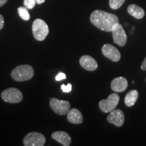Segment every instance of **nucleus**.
<instances>
[{
	"instance_id": "obj_8",
	"label": "nucleus",
	"mask_w": 146,
	"mask_h": 146,
	"mask_svg": "<svg viewBox=\"0 0 146 146\" xmlns=\"http://www.w3.org/2000/svg\"><path fill=\"white\" fill-rule=\"evenodd\" d=\"M50 106L55 113L59 115H65L70 110V102L65 100H60L57 98L50 99Z\"/></svg>"
},
{
	"instance_id": "obj_24",
	"label": "nucleus",
	"mask_w": 146,
	"mask_h": 146,
	"mask_svg": "<svg viewBox=\"0 0 146 146\" xmlns=\"http://www.w3.org/2000/svg\"><path fill=\"white\" fill-rule=\"evenodd\" d=\"M8 0H0V7L4 5L5 3L8 2Z\"/></svg>"
},
{
	"instance_id": "obj_25",
	"label": "nucleus",
	"mask_w": 146,
	"mask_h": 146,
	"mask_svg": "<svg viewBox=\"0 0 146 146\" xmlns=\"http://www.w3.org/2000/svg\"><path fill=\"white\" fill-rule=\"evenodd\" d=\"M45 0H36V3L37 4H41V3H44Z\"/></svg>"
},
{
	"instance_id": "obj_10",
	"label": "nucleus",
	"mask_w": 146,
	"mask_h": 146,
	"mask_svg": "<svg viewBox=\"0 0 146 146\" xmlns=\"http://www.w3.org/2000/svg\"><path fill=\"white\" fill-rule=\"evenodd\" d=\"M109 123L113 124L116 127H120L125 122V115L120 110H114L110 112L107 118Z\"/></svg>"
},
{
	"instance_id": "obj_11",
	"label": "nucleus",
	"mask_w": 146,
	"mask_h": 146,
	"mask_svg": "<svg viewBox=\"0 0 146 146\" xmlns=\"http://www.w3.org/2000/svg\"><path fill=\"white\" fill-rule=\"evenodd\" d=\"M79 63L84 69L88 71L96 70L98 66L96 60L93 57L87 55L81 56L79 60Z\"/></svg>"
},
{
	"instance_id": "obj_3",
	"label": "nucleus",
	"mask_w": 146,
	"mask_h": 146,
	"mask_svg": "<svg viewBox=\"0 0 146 146\" xmlns=\"http://www.w3.org/2000/svg\"><path fill=\"white\" fill-rule=\"evenodd\" d=\"M32 30L35 39L39 41H43L48 35L49 32H50L49 27L46 23L39 18L34 21L33 23Z\"/></svg>"
},
{
	"instance_id": "obj_15",
	"label": "nucleus",
	"mask_w": 146,
	"mask_h": 146,
	"mask_svg": "<svg viewBox=\"0 0 146 146\" xmlns=\"http://www.w3.org/2000/svg\"><path fill=\"white\" fill-rule=\"evenodd\" d=\"M127 11L130 15L137 18V19H141L145 16V12H144L143 9L135 4H131L129 5Z\"/></svg>"
},
{
	"instance_id": "obj_9",
	"label": "nucleus",
	"mask_w": 146,
	"mask_h": 146,
	"mask_svg": "<svg viewBox=\"0 0 146 146\" xmlns=\"http://www.w3.org/2000/svg\"><path fill=\"white\" fill-rule=\"evenodd\" d=\"M102 52L104 56L113 62H118L121 57L119 50L110 44H105L102 48Z\"/></svg>"
},
{
	"instance_id": "obj_2",
	"label": "nucleus",
	"mask_w": 146,
	"mask_h": 146,
	"mask_svg": "<svg viewBox=\"0 0 146 146\" xmlns=\"http://www.w3.org/2000/svg\"><path fill=\"white\" fill-rule=\"evenodd\" d=\"M34 70L30 65H21L16 67L11 72V76L16 81H29L34 76Z\"/></svg>"
},
{
	"instance_id": "obj_19",
	"label": "nucleus",
	"mask_w": 146,
	"mask_h": 146,
	"mask_svg": "<svg viewBox=\"0 0 146 146\" xmlns=\"http://www.w3.org/2000/svg\"><path fill=\"white\" fill-rule=\"evenodd\" d=\"M36 3V0H24V5L27 9H33Z\"/></svg>"
},
{
	"instance_id": "obj_26",
	"label": "nucleus",
	"mask_w": 146,
	"mask_h": 146,
	"mask_svg": "<svg viewBox=\"0 0 146 146\" xmlns=\"http://www.w3.org/2000/svg\"><path fill=\"white\" fill-rule=\"evenodd\" d=\"M145 80H146V78H145Z\"/></svg>"
},
{
	"instance_id": "obj_6",
	"label": "nucleus",
	"mask_w": 146,
	"mask_h": 146,
	"mask_svg": "<svg viewBox=\"0 0 146 146\" xmlns=\"http://www.w3.org/2000/svg\"><path fill=\"white\" fill-rule=\"evenodd\" d=\"M45 137L37 132H31L27 134L23 139L25 146H43L45 143Z\"/></svg>"
},
{
	"instance_id": "obj_12",
	"label": "nucleus",
	"mask_w": 146,
	"mask_h": 146,
	"mask_svg": "<svg viewBox=\"0 0 146 146\" xmlns=\"http://www.w3.org/2000/svg\"><path fill=\"white\" fill-rule=\"evenodd\" d=\"M128 87V81L124 77H117L112 80L111 83V88L115 92H123L125 91Z\"/></svg>"
},
{
	"instance_id": "obj_20",
	"label": "nucleus",
	"mask_w": 146,
	"mask_h": 146,
	"mask_svg": "<svg viewBox=\"0 0 146 146\" xmlns=\"http://www.w3.org/2000/svg\"><path fill=\"white\" fill-rule=\"evenodd\" d=\"M61 89H62V90L63 92L69 93V92H70L71 90H72V85H71L70 83H68L67 85H62Z\"/></svg>"
},
{
	"instance_id": "obj_7",
	"label": "nucleus",
	"mask_w": 146,
	"mask_h": 146,
	"mask_svg": "<svg viewBox=\"0 0 146 146\" xmlns=\"http://www.w3.org/2000/svg\"><path fill=\"white\" fill-rule=\"evenodd\" d=\"M114 43L119 46H125L127 43V36L123 27L119 23H116L112 29Z\"/></svg>"
},
{
	"instance_id": "obj_23",
	"label": "nucleus",
	"mask_w": 146,
	"mask_h": 146,
	"mask_svg": "<svg viewBox=\"0 0 146 146\" xmlns=\"http://www.w3.org/2000/svg\"><path fill=\"white\" fill-rule=\"evenodd\" d=\"M141 69L143 70H146V57L145 58V59H144L143 62H142Z\"/></svg>"
},
{
	"instance_id": "obj_16",
	"label": "nucleus",
	"mask_w": 146,
	"mask_h": 146,
	"mask_svg": "<svg viewBox=\"0 0 146 146\" xmlns=\"http://www.w3.org/2000/svg\"><path fill=\"white\" fill-rule=\"evenodd\" d=\"M139 94L137 90H132L129 91L128 94L126 95L125 98V103L126 106L128 107L133 106L136 103L137 100L138 99Z\"/></svg>"
},
{
	"instance_id": "obj_21",
	"label": "nucleus",
	"mask_w": 146,
	"mask_h": 146,
	"mask_svg": "<svg viewBox=\"0 0 146 146\" xmlns=\"http://www.w3.org/2000/svg\"><path fill=\"white\" fill-rule=\"evenodd\" d=\"M66 77V74H64V73L60 72L59 74H58V75L56 76V80L57 81H62V80H63V79H65Z\"/></svg>"
},
{
	"instance_id": "obj_14",
	"label": "nucleus",
	"mask_w": 146,
	"mask_h": 146,
	"mask_svg": "<svg viewBox=\"0 0 146 146\" xmlns=\"http://www.w3.org/2000/svg\"><path fill=\"white\" fill-rule=\"evenodd\" d=\"M67 114H67V119H68V122H70V123L78 125V124H81L83 123V115H82L81 112L78 109H71L68 111Z\"/></svg>"
},
{
	"instance_id": "obj_18",
	"label": "nucleus",
	"mask_w": 146,
	"mask_h": 146,
	"mask_svg": "<svg viewBox=\"0 0 146 146\" xmlns=\"http://www.w3.org/2000/svg\"><path fill=\"white\" fill-rule=\"evenodd\" d=\"M125 1V0H109L110 7L113 10H117L123 5Z\"/></svg>"
},
{
	"instance_id": "obj_4",
	"label": "nucleus",
	"mask_w": 146,
	"mask_h": 146,
	"mask_svg": "<svg viewBox=\"0 0 146 146\" xmlns=\"http://www.w3.org/2000/svg\"><path fill=\"white\" fill-rule=\"evenodd\" d=\"M120 101V97L117 94H112L106 100H102L99 102V107L103 112L108 113L116 108Z\"/></svg>"
},
{
	"instance_id": "obj_17",
	"label": "nucleus",
	"mask_w": 146,
	"mask_h": 146,
	"mask_svg": "<svg viewBox=\"0 0 146 146\" xmlns=\"http://www.w3.org/2000/svg\"><path fill=\"white\" fill-rule=\"evenodd\" d=\"M18 12L20 17L24 21H27L30 19V14L26 7H19L18 8Z\"/></svg>"
},
{
	"instance_id": "obj_5",
	"label": "nucleus",
	"mask_w": 146,
	"mask_h": 146,
	"mask_svg": "<svg viewBox=\"0 0 146 146\" xmlns=\"http://www.w3.org/2000/svg\"><path fill=\"white\" fill-rule=\"evenodd\" d=\"M1 97L3 101L11 104L19 103L23 99V96L21 91L14 87L5 89L1 93Z\"/></svg>"
},
{
	"instance_id": "obj_22",
	"label": "nucleus",
	"mask_w": 146,
	"mask_h": 146,
	"mask_svg": "<svg viewBox=\"0 0 146 146\" xmlns=\"http://www.w3.org/2000/svg\"><path fill=\"white\" fill-rule=\"evenodd\" d=\"M4 26V19H3V16L0 14V30H1Z\"/></svg>"
},
{
	"instance_id": "obj_13",
	"label": "nucleus",
	"mask_w": 146,
	"mask_h": 146,
	"mask_svg": "<svg viewBox=\"0 0 146 146\" xmlns=\"http://www.w3.org/2000/svg\"><path fill=\"white\" fill-rule=\"evenodd\" d=\"M52 137L64 146H68L70 145V137L68 133L64 132V131H56V132H54L52 134Z\"/></svg>"
},
{
	"instance_id": "obj_1",
	"label": "nucleus",
	"mask_w": 146,
	"mask_h": 146,
	"mask_svg": "<svg viewBox=\"0 0 146 146\" xmlns=\"http://www.w3.org/2000/svg\"><path fill=\"white\" fill-rule=\"evenodd\" d=\"M90 21L95 27L100 30L106 32H111L113 26L118 23L119 20L118 16L115 14L108 13L105 11L96 10L91 13Z\"/></svg>"
}]
</instances>
